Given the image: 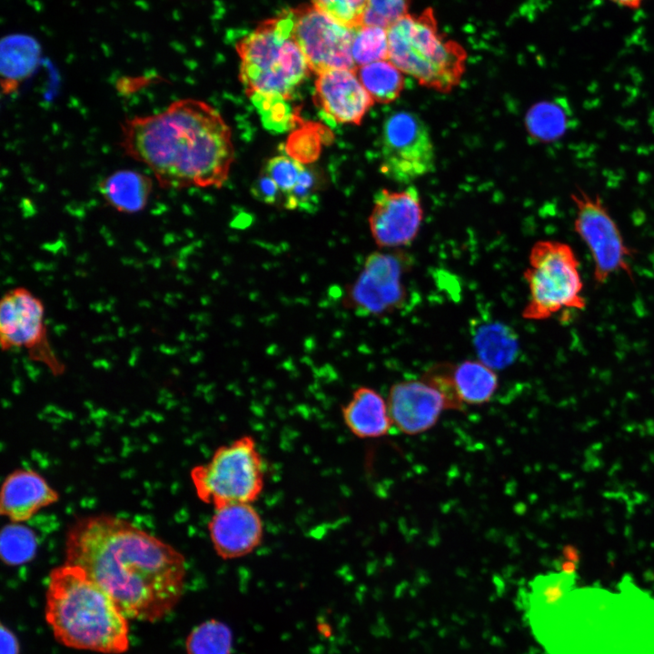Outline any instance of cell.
Returning <instances> with one entry per match:
<instances>
[{"label": "cell", "instance_id": "cell-1", "mask_svg": "<svg viewBox=\"0 0 654 654\" xmlns=\"http://www.w3.org/2000/svg\"><path fill=\"white\" fill-rule=\"evenodd\" d=\"M65 563L83 569L127 619L156 621L178 603L186 562L172 545L112 515L77 520L67 531Z\"/></svg>", "mask_w": 654, "mask_h": 654}, {"label": "cell", "instance_id": "cell-2", "mask_svg": "<svg viewBox=\"0 0 654 654\" xmlns=\"http://www.w3.org/2000/svg\"><path fill=\"white\" fill-rule=\"evenodd\" d=\"M119 145L146 165L163 188L221 187L233 162L232 133L209 104L193 98L126 118Z\"/></svg>", "mask_w": 654, "mask_h": 654}, {"label": "cell", "instance_id": "cell-3", "mask_svg": "<svg viewBox=\"0 0 654 654\" xmlns=\"http://www.w3.org/2000/svg\"><path fill=\"white\" fill-rule=\"evenodd\" d=\"M45 619L63 645L106 654L129 648L127 618L113 599L78 566L52 570Z\"/></svg>", "mask_w": 654, "mask_h": 654}, {"label": "cell", "instance_id": "cell-4", "mask_svg": "<svg viewBox=\"0 0 654 654\" xmlns=\"http://www.w3.org/2000/svg\"><path fill=\"white\" fill-rule=\"evenodd\" d=\"M290 9L261 22L240 39V80L246 94H278L291 100L312 72L292 34Z\"/></svg>", "mask_w": 654, "mask_h": 654}, {"label": "cell", "instance_id": "cell-5", "mask_svg": "<svg viewBox=\"0 0 654 654\" xmlns=\"http://www.w3.org/2000/svg\"><path fill=\"white\" fill-rule=\"evenodd\" d=\"M388 60L429 89L450 93L466 66L465 49L440 31L431 8L407 14L387 28Z\"/></svg>", "mask_w": 654, "mask_h": 654}, {"label": "cell", "instance_id": "cell-6", "mask_svg": "<svg viewBox=\"0 0 654 654\" xmlns=\"http://www.w3.org/2000/svg\"><path fill=\"white\" fill-rule=\"evenodd\" d=\"M523 275L530 292L522 311L524 319L540 321L560 312L585 309L580 262L570 244L554 240L536 242Z\"/></svg>", "mask_w": 654, "mask_h": 654}, {"label": "cell", "instance_id": "cell-7", "mask_svg": "<svg viewBox=\"0 0 654 654\" xmlns=\"http://www.w3.org/2000/svg\"><path fill=\"white\" fill-rule=\"evenodd\" d=\"M190 477L197 497L218 508L231 503H253L265 481V463L252 435L218 447L211 459L194 466Z\"/></svg>", "mask_w": 654, "mask_h": 654}, {"label": "cell", "instance_id": "cell-8", "mask_svg": "<svg viewBox=\"0 0 654 654\" xmlns=\"http://www.w3.org/2000/svg\"><path fill=\"white\" fill-rule=\"evenodd\" d=\"M575 206L574 231L587 245L594 263L593 279L602 285L615 273L633 280L630 259L633 250L599 194L577 186L570 193Z\"/></svg>", "mask_w": 654, "mask_h": 654}, {"label": "cell", "instance_id": "cell-9", "mask_svg": "<svg viewBox=\"0 0 654 654\" xmlns=\"http://www.w3.org/2000/svg\"><path fill=\"white\" fill-rule=\"evenodd\" d=\"M408 255L401 250L370 253L357 278L347 286L343 304L362 316H384L407 301Z\"/></svg>", "mask_w": 654, "mask_h": 654}, {"label": "cell", "instance_id": "cell-10", "mask_svg": "<svg viewBox=\"0 0 654 654\" xmlns=\"http://www.w3.org/2000/svg\"><path fill=\"white\" fill-rule=\"evenodd\" d=\"M381 154V172L401 184L430 173L435 166V149L429 127L419 114L411 111H397L385 119Z\"/></svg>", "mask_w": 654, "mask_h": 654}, {"label": "cell", "instance_id": "cell-11", "mask_svg": "<svg viewBox=\"0 0 654 654\" xmlns=\"http://www.w3.org/2000/svg\"><path fill=\"white\" fill-rule=\"evenodd\" d=\"M0 341L5 351L23 349L35 361L45 363L54 374L64 365L56 358L47 338L45 306L31 291L16 287L0 302Z\"/></svg>", "mask_w": 654, "mask_h": 654}, {"label": "cell", "instance_id": "cell-12", "mask_svg": "<svg viewBox=\"0 0 654 654\" xmlns=\"http://www.w3.org/2000/svg\"><path fill=\"white\" fill-rule=\"evenodd\" d=\"M293 37L316 74L330 69L356 70L352 56L354 29L330 18L312 5L290 8Z\"/></svg>", "mask_w": 654, "mask_h": 654}, {"label": "cell", "instance_id": "cell-13", "mask_svg": "<svg viewBox=\"0 0 654 654\" xmlns=\"http://www.w3.org/2000/svg\"><path fill=\"white\" fill-rule=\"evenodd\" d=\"M422 220L420 193L414 185H410L401 191H378L369 217V226L379 247L398 249L416 238Z\"/></svg>", "mask_w": 654, "mask_h": 654}, {"label": "cell", "instance_id": "cell-14", "mask_svg": "<svg viewBox=\"0 0 654 654\" xmlns=\"http://www.w3.org/2000/svg\"><path fill=\"white\" fill-rule=\"evenodd\" d=\"M208 532L221 559L236 560L250 555L261 545L264 525L253 503H231L214 508Z\"/></svg>", "mask_w": 654, "mask_h": 654}, {"label": "cell", "instance_id": "cell-15", "mask_svg": "<svg viewBox=\"0 0 654 654\" xmlns=\"http://www.w3.org/2000/svg\"><path fill=\"white\" fill-rule=\"evenodd\" d=\"M387 404L392 426L408 435L431 429L441 413L450 410L441 391L421 378L394 383Z\"/></svg>", "mask_w": 654, "mask_h": 654}, {"label": "cell", "instance_id": "cell-16", "mask_svg": "<svg viewBox=\"0 0 654 654\" xmlns=\"http://www.w3.org/2000/svg\"><path fill=\"white\" fill-rule=\"evenodd\" d=\"M322 117L334 124H360L374 100L356 70L330 69L317 74L313 95Z\"/></svg>", "mask_w": 654, "mask_h": 654}, {"label": "cell", "instance_id": "cell-17", "mask_svg": "<svg viewBox=\"0 0 654 654\" xmlns=\"http://www.w3.org/2000/svg\"><path fill=\"white\" fill-rule=\"evenodd\" d=\"M58 493L32 470H16L5 479L1 491V514L12 522L29 520L42 508L58 500Z\"/></svg>", "mask_w": 654, "mask_h": 654}, {"label": "cell", "instance_id": "cell-18", "mask_svg": "<svg viewBox=\"0 0 654 654\" xmlns=\"http://www.w3.org/2000/svg\"><path fill=\"white\" fill-rule=\"evenodd\" d=\"M345 426L357 438L374 439L392 429L387 401L374 389L357 388L351 400L342 407Z\"/></svg>", "mask_w": 654, "mask_h": 654}, {"label": "cell", "instance_id": "cell-19", "mask_svg": "<svg viewBox=\"0 0 654 654\" xmlns=\"http://www.w3.org/2000/svg\"><path fill=\"white\" fill-rule=\"evenodd\" d=\"M471 335L478 360L494 371L504 369L516 360L519 338L509 325L498 321L483 322L474 326Z\"/></svg>", "mask_w": 654, "mask_h": 654}, {"label": "cell", "instance_id": "cell-20", "mask_svg": "<svg viewBox=\"0 0 654 654\" xmlns=\"http://www.w3.org/2000/svg\"><path fill=\"white\" fill-rule=\"evenodd\" d=\"M153 189L152 179L137 171L118 170L104 178L99 191L104 200L114 210L135 213L146 206Z\"/></svg>", "mask_w": 654, "mask_h": 654}, {"label": "cell", "instance_id": "cell-21", "mask_svg": "<svg viewBox=\"0 0 654 654\" xmlns=\"http://www.w3.org/2000/svg\"><path fill=\"white\" fill-rule=\"evenodd\" d=\"M451 376L454 391L463 405L488 402L499 386L495 371L479 360L452 363Z\"/></svg>", "mask_w": 654, "mask_h": 654}, {"label": "cell", "instance_id": "cell-22", "mask_svg": "<svg viewBox=\"0 0 654 654\" xmlns=\"http://www.w3.org/2000/svg\"><path fill=\"white\" fill-rule=\"evenodd\" d=\"M524 122L532 139L550 143L564 135L569 126L570 114L561 102L546 100L531 105Z\"/></svg>", "mask_w": 654, "mask_h": 654}, {"label": "cell", "instance_id": "cell-23", "mask_svg": "<svg viewBox=\"0 0 654 654\" xmlns=\"http://www.w3.org/2000/svg\"><path fill=\"white\" fill-rule=\"evenodd\" d=\"M356 74L376 103L390 104L404 89L402 72L388 59L357 67Z\"/></svg>", "mask_w": 654, "mask_h": 654}, {"label": "cell", "instance_id": "cell-24", "mask_svg": "<svg viewBox=\"0 0 654 654\" xmlns=\"http://www.w3.org/2000/svg\"><path fill=\"white\" fill-rule=\"evenodd\" d=\"M185 647L187 654H232V630L217 619L206 620L190 632Z\"/></svg>", "mask_w": 654, "mask_h": 654}, {"label": "cell", "instance_id": "cell-25", "mask_svg": "<svg viewBox=\"0 0 654 654\" xmlns=\"http://www.w3.org/2000/svg\"><path fill=\"white\" fill-rule=\"evenodd\" d=\"M38 61V53L31 47L7 49L3 51L1 59V87L4 95L17 92L34 72Z\"/></svg>", "mask_w": 654, "mask_h": 654}, {"label": "cell", "instance_id": "cell-26", "mask_svg": "<svg viewBox=\"0 0 654 654\" xmlns=\"http://www.w3.org/2000/svg\"><path fill=\"white\" fill-rule=\"evenodd\" d=\"M388 55L389 42L386 28L362 25L354 29L352 56L356 67L387 60Z\"/></svg>", "mask_w": 654, "mask_h": 654}, {"label": "cell", "instance_id": "cell-27", "mask_svg": "<svg viewBox=\"0 0 654 654\" xmlns=\"http://www.w3.org/2000/svg\"><path fill=\"white\" fill-rule=\"evenodd\" d=\"M2 560L10 566L24 564L35 555L37 540L35 532L19 522L7 524L1 533Z\"/></svg>", "mask_w": 654, "mask_h": 654}, {"label": "cell", "instance_id": "cell-28", "mask_svg": "<svg viewBox=\"0 0 654 654\" xmlns=\"http://www.w3.org/2000/svg\"><path fill=\"white\" fill-rule=\"evenodd\" d=\"M250 98L257 108L263 126L269 131H289L298 121L286 99L281 95L255 94Z\"/></svg>", "mask_w": 654, "mask_h": 654}, {"label": "cell", "instance_id": "cell-29", "mask_svg": "<svg viewBox=\"0 0 654 654\" xmlns=\"http://www.w3.org/2000/svg\"><path fill=\"white\" fill-rule=\"evenodd\" d=\"M321 126L305 124L292 132L285 145L287 154L302 164L315 161L320 154L321 144L324 137Z\"/></svg>", "mask_w": 654, "mask_h": 654}, {"label": "cell", "instance_id": "cell-30", "mask_svg": "<svg viewBox=\"0 0 654 654\" xmlns=\"http://www.w3.org/2000/svg\"><path fill=\"white\" fill-rule=\"evenodd\" d=\"M312 5L341 25L355 29L363 24L368 0H312Z\"/></svg>", "mask_w": 654, "mask_h": 654}, {"label": "cell", "instance_id": "cell-31", "mask_svg": "<svg viewBox=\"0 0 654 654\" xmlns=\"http://www.w3.org/2000/svg\"><path fill=\"white\" fill-rule=\"evenodd\" d=\"M319 184L318 174L304 166L293 189L283 197V207L288 210L312 211L318 204Z\"/></svg>", "mask_w": 654, "mask_h": 654}, {"label": "cell", "instance_id": "cell-32", "mask_svg": "<svg viewBox=\"0 0 654 654\" xmlns=\"http://www.w3.org/2000/svg\"><path fill=\"white\" fill-rule=\"evenodd\" d=\"M303 168L302 163L288 155L281 154L271 158L263 171L276 183L283 199L297 183Z\"/></svg>", "mask_w": 654, "mask_h": 654}, {"label": "cell", "instance_id": "cell-33", "mask_svg": "<svg viewBox=\"0 0 654 654\" xmlns=\"http://www.w3.org/2000/svg\"><path fill=\"white\" fill-rule=\"evenodd\" d=\"M410 0H368L362 25L388 28L408 14Z\"/></svg>", "mask_w": 654, "mask_h": 654}, {"label": "cell", "instance_id": "cell-34", "mask_svg": "<svg viewBox=\"0 0 654 654\" xmlns=\"http://www.w3.org/2000/svg\"><path fill=\"white\" fill-rule=\"evenodd\" d=\"M251 192L255 199L267 204L282 200L278 185L263 170L253 182Z\"/></svg>", "mask_w": 654, "mask_h": 654}, {"label": "cell", "instance_id": "cell-35", "mask_svg": "<svg viewBox=\"0 0 654 654\" xmlns=\"http://www.w3.org/2000/svg\"><path fill=\"white\" fill-rule=\"evenodd\" d=\"M1 654H19L17 638L11 629L1 624L0 629Z\"/></svg>", "mask_w": 654, "mask_h": 654}, {"label": "cell", "instance_id": "cell-36", "mask_svg": "<svg viewBox=\"0 0 654 654\" xmlns=\"http://www.w3.org/2000/svg\"><path fill=\"white\" fill-rule=\"evenodd\" d=\"M609 3H612L619 7L628 8V9H638L647 0H605Z\"/></svg>", "mask_w": 654, "mask_h": 654}]
</instances>
